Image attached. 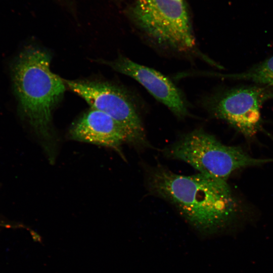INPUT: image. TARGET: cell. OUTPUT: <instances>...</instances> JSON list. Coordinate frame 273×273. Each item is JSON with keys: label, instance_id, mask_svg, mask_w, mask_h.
<instances>
[{"label": "cell", "instance_id": "7", "mask_svg": "<svg viewBox=\"0 0 273 273\" xmlns=\"http://www.w3.org/2000/svg\"><path fill=\"white\" fill-rule=\"evenodd\" d=\"M102 62L136 80L178 117L188 115L187 106L180 90L161 73L122 56L113 61L103 60Z\"/></svg>", "mask_w": 273, "mask_h": 273}, {"label": "cell", "instance_id": "8", "mask_svg": "<svg viewBox=\"0 0 273 273\" xmlns=\"http://www.w3.org/2000/svg\"><path fill=\"white\" fill-rule=\"evenodd\" d=\"M68 136L72 140L110 148L121 156L122 145L128 143L125 131L116 121L91 108L72 124Z\"/></svg>", "mask_w": 273, "mask_h": 273}, {"label": "cell", "instance_id": "4", "mask_svg": "<svg viewBox=\"0 0 273 273\" xmlns=\"http://www.w3.org/2000/svg\"><path fill=\"white\" fill-rule=\"evenodd\" d=\"M132 16L144 32L154 41L178 52L195 47L187 10L176 0H134Z\"/></svg>", "mask_w": 273, "mask_h": 273}, {"label": "cell", "instance_id": "9", "mask_svg": "<svg viewBox=\"0 0 273 273\" xmlns=\"http://www.w3.org/2000/svg\"><path fill=\"white\" fill-rule=\"evenodd\" d=\"M223 76L273 88V56L244 71Z\"/></svg>", "mask_w": 273, "mask_h": 273}, {"label": "cell", "instance_id": "2", "mask_svg": "<svg viewBox=\"0 0 273 273\" xmlns=\"http://www.w3.org/2000/svg\"><path fill=\"white\" fill-rule=\"evenodd\" d=\"M50 54L30 47L16 59L13 70L14 89L22 114L43 141L49 159L56 154V140L52 127V112L66 86L64 79L50 68Z\"/></svg>", "mask_w": 273, "mask_h": 273}, {"label": "cell", "instance_id": "6", "mask_svg": "<svg viewBox=\"0 0 273 273\" xmlns=\"http://www.w3.org/2000/svg\"><path fill=\"white\" fill-rule=\"evenodd\" d=\"M273 99V88L257 84L231 88L216 96L208 104L209 111L244 136H255L262 127L261 108Z\"/></svg>", "mask_w": 273, "mask_h": 273}, {"label": "cell", "instance_id": "1", "mask_svg": "<svg viewBox=\"0 0 273 273\" xmlns=\"http://www.w3.org/2000/svg\"><path fill=\"white\" fill-rule=\"evenodd\" d=\"M147 184L152 194L172 204L203 234L225 228L238 212L237 200L224 180L200 173L178 174L158 165L148 170Z\"/></svg>", "mask_w": 273, "mask_h": 273}, {"label": "cell", "instance_id": "3", "mask_svg": "<svg viewBox=\"0 0 273 273\" xmlns=\"http://www.w3.org/2000/svg\"><path fill=\"white\" fill-rule=\"evenodd\" d=\"M163 152L167 157L183 161L200 173L225 181L241 168L273 163V158L253 157L240 147L224 145L201 129L183 135Z\"/></svg>", "mask_w": 273, "mask_h": 273}, {"label": "cell", "instance_id": "5", "mask_svg": "<svg viewBox=\"0 0 273 273\" xmlns=\"http://www.w3.org/2000/svg\"><path fill=\"white\" fill-rule=\"evenodd\" d=\"M68 87L82 98L90 108L113 118L125 131L128 143L148 147L144 127L136 107L129 96L114 84L101 81L64 79Z\"/></svg>", "mask_w": 273, "mask_h": 273}, {"label": "cell", "instance_id": "10", "mask_svg": "<svg viewBox=\"0 0 273 273\" xmlns=\"http://www.w3.org/2000/svg\"><path fill=\"white\" fill-rule=\"evenodd\" d=\"M176 1H178V2H183V1H182L183 0H176Z\"/></svg>", "mask_w": 273, "mask_h": 273}]
</instances>
